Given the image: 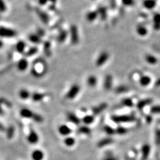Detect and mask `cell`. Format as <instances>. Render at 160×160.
<instances>
[{"label": "cell", "instance_id": "1f68e13d", "mask_svg": "<svg viewBox=\"0 0 160 160\" xmlns=\"http://www.w3.org/2000/svg\"><path fill=\"white\" fill-rule=\"evenodd\" d=\"M19 96L23 100H27L30 97V93L27 90L22 89L19 91Z\"/></svg>", "mask_w": 160, "mask_h": 160}, {"label": "cell", "instance_id": "30bf717a", "mask_svg": "<svg viewBox=\"0 0 160 160\" xmlns=\"http://www.w3.org/2000/svg\"><path fill=\"white\" fill-rule=\"evenodd\" d=\"M29 66L28 61L27 60L26 58H22L18 61V62L17 63L16 67L19 71H25L27 69H28Z\"/></svg>", "mask_w": 160, "mask_h": 160}, {"label": "cell", "instance_id": "603a6c76", "mask_svg": "<svg viewBox=\"0 0 160 160\" xmlns=\"http://www.w3.org/2000/svg\"><path fill=\"white\" fill-rule=\"evenodd\" d=\"M111 143H113V140L111 138H104L98 142L97 146L99 148H104L105 146L110 145Z\"/></svg>", "mask_w": 160, "mask_h": 160}, {"label": "cell", "instance_id": "ab89813d", "mask_svg": "<svg viewBox=\"0 0 160 160\" xmlns=\"http://www.w3.org/2000/svg\"><path fill=\"white\" fill-rule=\"evenodd\" d=\"M128 90V88L125 86H121L117 87L116 89H115V92L117 94H121L124 92H127Z\"/></svg>", "mask_w": 160, "mask_h": 160}, {"label": "cell", "instance_id": "d6a6232c", "mask_svg": "<svg viewBox=\"0 0 160 160\" xmlns=\"http://www.w3.org/2000/svg\"><path fill=\"white\" fill-rule=\"evenodd\" d=\"M78 132L80 133L81 134H84V135H89L91 134V129L87 127V126H81L78 129Z\"/></svg>", "mask_w": 160, "mask_h": 160}, {"label": "cell", "instance_id": "8992f818", "mask_svg": "<svg viewBox=\"0 0 160 160\" xmlns=\"http://www.w3.org/2000/svg\"><path fill=\"white\" fill-rule=\"evenodd\" d=\"M80 90V88L79 86L77 84H74L71 87L70 90L66 94V97L70 100H73L77 96V95L79 94Z\"/></svg>", "mask_w": 160, "mask_h": 160}, {"label": "cell", "instance_id": "c3c4849f", "mask_svg": "<svg viewBox=\"0 0 160 160\" xmlns=\"http://www.w3.org/2000/svg\"><path fill=\"white\" fill-rule=\"evenodd\" d=\"M49 2V0H39V4L41 5H43L47 3V2Z\"/></svg>", "mask_w": 160, "mask_h": 160}, {"label": "cell", "instance_id": "f1b7e54d", "mask_svg": "<svg viewBox=\"0 0 160 160\" xmlns=\"http://www.w3.org/2000/svg\"><path fill=\"white\" fill-rule=\"evenodd\" d=\"M45 96H46V95L44 94L33 93L32 96V98L34 101H42L44 97H45Z\"/></svg>", "mask_w": 160, "mask_h": 160}, {"label": "cell", "instance_id": "52a82bcc", "mask_svg": "<svg viewBox=\"0 0 160 160\" xmlns=\"http://www.w3.org/2000/svg\"><path fill=\"white\" fill-rule=\"evenodd\" d=\"M35 12L37 13V15H38L39 18L41 19V21H42L44 24H47V23H49V15L47 14V13L42 11V10L39 9V8H36Z\"/></svg>", "mask_w": 160, "mask_h": 160}, {"label": "cell", "instance_id": "4dcf8cb0", "mask_svg": "<svg viewBox=\"0 0 160 160\" xmlns=\"http://www.w3.org/2000/svg\"><path fill=\"white\" fill-rule=\"evenodd\" d=\"M37 52H38V49H37L36 47H30L28 51H26L24 54H25V56L27 57H31V56L35 55L36 53H37Z\"/></svg>", "mask_w": 160, "mask_h": 160}, {"label": "cell", "instance_id": "7a4b0ae2", "mask_svg": "<svg viewBox=\"0 0 160 160\" xmlns=\"http://www.w3.org/2000/svg\"><path fill=\"white\" fill-rule=\"evenodd\" d=\"M20 115L23 117L31 119V120H33L36 122H38V123H41V122L43 121V118L42 116H41L39 114H36L35 112L27 108H23L20 111Z\"/></svg>", "mask_w": 160, "mask_h": 160}, {"label": "cell", "instance_id": "9a60e30c", "mask_svg": "<svg viewBox=\"0 0 160 160\" xmlns=\"http://www.w3.org/2000/svg\"><path fill=\"white\" fill-rule=\"evenodd\" d=\"M32 158L33 160H42L44 158V154L39 149L33 151L32 154Z\"/></svg>", "mask_w": 160, "mask_h": 160}, {"label": "cell", "instance_id": "f546056e", "mask_svg": "<svg viewBox=\"0 0 160 160\" xmlns=\"http://www.w3.org/2000/svg\"><path fill=\"white\" fill-rule=\"evenodd\" d=\"M87 84L89 86L95 87L96 86L97 82V78L96 76H90L89 77L87 78Z\"/></svg>", "mask_w": 160, "mask_h": 160}, {"label": "cell", "instance_id": "ee69618b", "mask_svg": "<svg viewBox=\"0 0 160 160\" xmlns=\"http://www.w3.org/2000/svg\"><path fill=\"white\" fill-rule=\"evenodd\" d=\"M121 2L125 6H133L134 5V0H121Z\"/></svg>", "mask_w": 160, "mask_h": 160}, {"label": "cell", "instance_id": "816d5d0a", "mask_svg": "<svg viewBox=\"0 0 160 160\" xmlns=\"http://www.w3.org/2000/svg\"><path fill=\"white\" fill-rule=\"evenodd\" d=\"M155 86H157V87H159L160 86V78H159V79H158L157 81H156Z\"/></svg>", "mask_w": 160, "mask_h": 160}, {"label": "cell", "instance_id": "484cf974", "mask_svg": "<svg viewBox=\"0 0 160 160\" xmlns=\"http://www.w3.org/2000/svg\"><path fill=\"white\" fill-rule=\"evenodd\" d=\"M67 119L68 120L70 121L71 122H72L73 124L78 125L80 123V119L77 117V115H75L73 113H69L67 114Z\"/></svg>", "mask_w": 160, "mask_h": 160}, {"label": "cell", "instance_id": "2e32d148", "mask_svg": "<svg viewBox=\"0 0 160 160\" xmlns=\"http://www.w3.org/2000/svg\"><path fill=\"white\" fill-rule=\"evenodd\" d=\"M58 131L60 134L62 135H68L71 133V129L67 125H62L60 126Z\"/></svg>", "mask_w": 160, "mask_h": 160}, {"label": "cell", "instance_id": "d590c367", "mask_svg": "<svg viewBox=\"0 0 160 160\" xmlns=\"http://www.w3.org/2000/svg\"><path fill=\"white\" fill-rule=\"evenodd\" d=\"M83 122L86 125H89L92 124L94 121V117L92 115H86L83 118Z\"/></svg>", "mask_w": 160, "mask_h": 160}, {"label": "cell", "instance_id": "5b68a950", "mask_svg": "<svg viewBox=\"0 0 160 160\" xmlns=\"http://www.w3.org/2000/svg\"><path fill=\"white\" fill-rule=\"evenodd\" d=\"M70 35L71 42L73 45H76L79 42V35H78V30L76 26L72 25L70 28Z\"/></svg>", "mask_w": 160, "mask_h": 160}, {"label": "cell", "instance_id": "cb8c5ba5", "mask_svg": "<svg viewBox=\"0 0 160 160\" xmlns=\"http://www.w3.org/2000/svg\"><path fill=\"white\" fill-rule=\"evenodd\" d=\"M98 12L97 11H94V12H90L87 13L86 15V19L88 22H92L95 19H96L98 17Z\"/></svg>", "mask_w": 160, "mask_h": 160}, {"label": "cell", "instance_id": "7bdbcfd3", "mask_svg": "<svg viewBox=\"0 0 160 160\" xmlns=\"http://www.w3.org/2000/svg\"><path fill=\"white\" fill-rule=\"evenodd\" d=\"M7 10V5L3 0H0V13H4Z\"/></svg>", "mask_w": 160, "mask_h": 160}, {"label": "cell", "instance_id": "7c38bea8", "mask_svg": "<svg viewBox=\"0 0 160 160\" xmlns=\"http://www.w3.org/2000/svg\"><path fill=\"white\" fill-rule=\"evenodd\" d=\"M26 44L23 42V41H19V42L16 43L15 45V50L18 53L23 54L26 52Z\"/></svg>", "mask_w": 160, "mask_h": 160}, {"label": "cell", "instance_id": "4fadbf2b", "mask_svg": "<svg viewBox=\"0 0 160 160\" xmlns=\"http://www.w3.org/2000/svg\"><path fill=\"white\" fill-rule=\"evenodd\" d=\"M151 103H152L151 99H145V100H142L138 102L137 104V107L138 110H141L145 106H147V105L151 104Z\"/></svg>", "mask_w": 160, "mask_h": 160}, {"label": "cell", "instance_id": "f907efd6", "mask_svg": "<svg viewBox=\"0 0 160 160\" xmlns=\"http://www.w3.org/2000/svg\"><path fill=\"white\" fill-rule=\"evenodd\" d=\"M115 3H116V0H111V7L112 8H114L115 7Z\"/></svg>", "mask_w": 160, "mask_h": 160}, {"label": "cell", "instance_id": "8fae6325", "mask_svg": "<svg viewBox=\"0 0 160 160\" xmlns=\"http://www.w3.org/2000/svg\"><path fill=\"white\" fill-rule=\"evenodd\" d=\"M150 154V146L148 144H145L143 145L141 148V159L142 160H146Z\"/></svg>", "mask_w": 160, "mask_h": 160}, {"label": "cell", "instance_id": "f35d334b", "mask_svg": "<svg viewBox=\"0 0 160 160\" xmlns=\"http://www.w3.org/2000/svg\"><path fill=\"white\" fill-rule=\"evenodd\" d=\"M15 129L13 126H9L7 129V137L9 139H12L14 135Z\"/></svg>", "mask_w": 160, "mask_h": 160}, {"label": "cell", "instance_id": "836d02e7", "mask_svg": "<svg viewBox=\"0 0 160 160\" xmlns=\"http://www.w3.org/2000/svg\"><path fill=\"white\" fill-rule=\"evenodd\" d=\"M67 36V32L65 31V30H63V31H62L60 33L58 37H57V41H58V42L62 43L66 39Z\"/></svg>", "mask_w": 160, "mask_h": 160}, {"label": "cell", "instance_id": "7402d4cb", "mask_svg": "<svg viewBox=\"0 0 160 160\" xmlns=\"http://www.w3.org/2000/svg\"><path fill=\"white\" fill-rule=\"evenodd\" d=\"M143 5H144L145 8L148 9H151L155 7L156 2L155 0H144V2H143Z\"/></svg>", "mask_w": 160, "mask_h": 160}, {"label": "cell", "instance_id": "f5cc1de1", "mask_svg": "<svg viewBox=\"0 0 160 160\" xmlns=\"http://www.w3.org/2000/svg\"><path fill=\"white\" fill-rule=\"evenodd\" d=\"M5 129L4 126H3V125L1 123H0V131H4Z\"/></svg>", "mask_w": 160, "mask_h": 160}, {"label": "cell", "instance_id": "e575fe53", "mask_svg": "<svg viewBox=\"0 0 160 160\" xmlns=\"http://www.w3.org/2000/svg\"><path fill=\"white\" fill-rule=\"evenodd\" d=\"M5 104L7 105L8 107L12 106V104H10V102L7 100L6 99L3 98V97H1L0 98V115H2L3 114V111L2 110V104Z\"/></svg>", "mask_w": 160, "mask_h": 160}, {"label": "cell", "instance_id": "bcb514c9", "mask_svg": "<svg viewBox=\"0 0 160 160\" xmlns=\"http://www.w3.org/2000/svg\"><path fill=\"white\" fill-rule=\"evenodd\" d=\"M155 142L158 145H160V130H157L155 132Z\"/></svg>", "mask_w": 160, "mask_h": 160}, {"label": "cell", "instance_id": "44dd1931", "mask_svg": "<svg viewBox=\"0 0 160 160\" xmlns=\"http://www.w3.org/2000/svg\"><path fill=\"white\" fill-rule=\"evenodd\" d=\"M154 22V28L155 30L160 29V13H155L153 18Z\"/></svg>", "mask_w": 160, "mask_h": 160}, {"label": "cell", "instance_id": "3957f363", "mask_svg": "<svg viewBox=\"0 0 160 160\" xmlns=\"http://www.w3.org/2000/svg\"><path fill=\"white\" fill-rule=\"evenodd\" d=\"M111 120L117 124L120 123H127V122L134 121L135 118L133 115H113L111 117Z\"/></svg>", "mask_w": 160, "mask_h": 160}, {"label": "cell", "instance_id": "d6986e66", "mask_svg": "<svg viewBox=\"0 0 160 160\" xmlns=\"http://www.w3.org/2000/svg\"><path fill=\"white\" fill-rule=\"evenodd\" d=\"M43 52L47 57L52 56V50H51V43L49 41H47L43 43Z\"/></svg>", "mask_w": 160, "mask_h": 160}, {"label": "cell", "instance_id": "9c48e42d", "mask_svg": "<svg viewBox=\"0 0 160 160\" xmlns=\"http://www.w3.org/2000/svg\"><path fill=\"white\" fill-rule=\"evenodd\" d=\"M28 141L31 144H36L39 141V136L33 129H30L29 134L28 136Z\"/></svg>", "mask_w": 160, "mask_h": 160}, {"label": "cell", "instance_id": "ac0fdd59", "mask_svg": "<svg viewBox=\"0 0 160 160\" xmlns=\"http://www.w3.org/2000/svg\"><path fill=\"white\" fill-rule=\"evenodd\" d=\"M29 40L33 43L35 44H39L42 42V39L41 37L37 35V33H32L30 34L28 37Z\"/></svg>", "mask_w": 160, "mask_h": 160}, {"label": "cell", "instance_id": "6da1fadb", "mask_svg": "<svg viewBox=\"0 0 160 160\" xmlns=\"http://www.w3.org/2000/svg\"><path fill=\"white\" fill-rule=\"evenodd\" d=\"M41 68L47 67V65L45 61L42 58H38L35 60L33 63V67H32L31 72L33 76L36 77H40L43 76V73L39 69Z\"/></svg>", "mask_w": 160, "mask_h": 160}, {"label": "cell", "instance_id": "ffe728a7", "mask_svg": "<svg viewBox=\"0 0 160 160\" xmlns=\"http://www.w3.org/2000/svg\"><path fill=\"white\" fill-rule=\"evenodd\" d=\"M107 107V104L105 103H103L100 104V105H98V106L94 107L93 109V112L94 114L98 115L101 114L103 111H104Z\"/></svg>", "mask_w": 160, "mask_h": 160}, {"label": "cell", "instance_id": "db71d44e", "mask_svg": "<svg viewBox=\"0 0 160 160\" xmlns=\"http://www.w3.org/2000/svg\"><path fill=\"white\" fill-rule=\"evenodd\" d=\"M3 46V42L2 40H0V49H1Z\"/></svg>", "mask_w": 160, "mask_h": 160}, {"label": "cell", "instance_id": "f6af8a7d", "mask_svg": "<svg viewBox=\"0 0 160 160\" xmlns=\"http://www.w3.org/2000/svg\"><path fill=\"white\" fill-rule=\"evenodd\" d=\"M151 112L153 114H160V105H155L151 108Z\"/></svg>", "mask_w": 160, "mask_h": 160}, {"label": "cell", "instance_id": "7dc6e473", "mask_svg": "<svg viewBox=\"0 0 160 160\" xmlns=\"http://www.w3.org/2000/svg\"><path fill=\"white\" fill-rule=\"evenodd\" d=\"M37 35H38L39 36L42 37V36H43L44 35H45V32H44L42 29H40V28H39V29H37Z\"/></svg>", "mask_w": 160, "mask_h": 160}, {"label": "cell", "instance_id": "e0dca14e", "mask_svg": "<svg viewBox=\"0 0 160 160\" xmlns=\"http://www.w3.org/2000/svg\"><path fill=\"white\" fill-rule=\"evenodd\" d=\"M97 12H98V15H100V18L102 20H104H104L107 19V9L105 7H104V6L100 7V8H99L97 9Z\"/></svg>", "mask_w": 160, "mask_h": 160}, {"label": "cell", "instance_id": "74e56055", "mask_svg": "<svg viewBox=\"0 0 160 160\" xmlns=\"http://www.w3.org/2000/svg\"><path fill=\"white\" fill-rule=\"evenodd\" d=\"M128 132V129L124 127H121V126L118 127L116 129H115V133L118 135H125Z\"/></svg>", "mask_w": 160, "mask_h": 160}, {"label": "cell", "instance_id": "681fc988", "mask_svg": "<svg viewBox=\"0 0 160 160\" xmlns=\"http://www.w3.org/2000/svg\"><path fill=\"white\" fill-rule=\"evenodd\" d=\"M104 160H117V159L116 158L114 157V156H109V157L105 158Z\"/></svg>", "mask_w": 160, "mask_h": 160}, {"label": "cell", "instance_id": "4316f807", "mask_svg": "<svg viewBox=\"0 0 160 160\" xmlns=\"http://www.w3.org/2000/svg\"><path fill=\"white\" fill-rule=\"evenodd\" d=\"M151 77L148 76H142L140 80H139V83L142 86H148V85L151 83Z\"/></svg>", "mask_w": 160, "mask_h": 160}, {"label": "cell", "instance_id": "8d00e7d4", "mask_svg": "<svg viewBox=\"0 0 160 160\" xmlns=\"http://www.w3.org/2000/svg\"><path fill=\"white\" fill-rule=\"evenodd\" d=\"M64 143L67 147H71L75 145V143H76V140H75L74 138L71 137H68L64 140Z\"/></svg>", "mask_w": 160, "mask_h": 160}, {"label": "cell", "instance_id": "d4e9b609", "mask_svg": "<svg viewBox=\"0 0 160 160\" xmlns=\"http://www.w3.org/2000/svg\"><path fill=\"white\" fill-rule=\"evenodd\" d=\"M136 32H137L138 35L140 36H145L148 34V29L144 26L139 25L136 28Z\"/></svg>", "mask_w": 160, "mask_h": 160}, {"label": "cell", "instance_id": "60d3db41", "mask_svg": "<svg viewBox=\"0 0 160 160\" xmlns=\"http://www.w3.org/2000/svg\"><path fill=\"white\" fill-rule=\"evenodd\" d=\"M104 130L106 132V134L109 135H114L115 134V129H114L113 128H111L109 125H106L104 127Z\"/></svg>", "mask_w": 160, "mask_h": 160}, {"label": "cell", "instance_id": "5bb4252c", "mask_svg": "<svg viewBox=\"0 0 160 160\" xmlns=\"http://www.w3.org/2000/svg\"><path fill=\"white\" fill-rule=\"evenodd\" d=\"M113 83V77L111 75H107L105 77L104 80V87L105 90H110L112 86Z\"/></svg>", "mask_w": 160, "mask_h": 160}, {"label": "cell", "instance_id": "ba28073f", "mask_svg": "<svg viewBox=\"0 0 160 160\" xmlns=\"http://www.w3.org/2000/svg\"><path fill=\"white\" fill-rule=\"evenodd\" d=\"M109 58V53L106 52H103L100 53V55L97 57L96 65L97 67H100L107 62Z\"/></svg>", "mask_w": 160, "mask_h": 160}, {"label": "cell", "instance_id": "b9f144b4", "mask_svg": "<svg viewBox=\"0 0 160 160\" xmlns=\"http://www.w3.org/2000/svg\"><path fill=\"white\" fill-rule=\"evenodd\" d=\"M122 104H123L125 106H127V107H132L133 106V101L130 98L124 99L123 101H122Z\"/></svg>", "mask_w": 160, "mask_h": 160}, {"label": "cell", "instance_id": "83f0119b", "mask_svg": "<svg viewBox=\"0 0 160 160\" xmlns=\"http://www.w3.org/2000/svg\"><path fill=\"white\" fill-rule=\"evenodd\" d=\"M145 60L148 63L151 65H155L158 62V59L156 58L155 56L149 55V54H148V55L145 56Z\"/></svg>", "mask_w": 160, "mask_h": 160}, {"label": "cell", "instance_id": "277c9868", "mask_svg": "<svg viewBox=\"0 0 160 160\" xmlns=\"http://www.w3.org/2000/svg\"><path fill=\"white\" fill-rule=\"evenodd\" d=\"M17 35V32L13 29L0 26V37L3 38H12Z\"/></svg>", "mask_w": 160, "mask_h": 160}]
</instances>
